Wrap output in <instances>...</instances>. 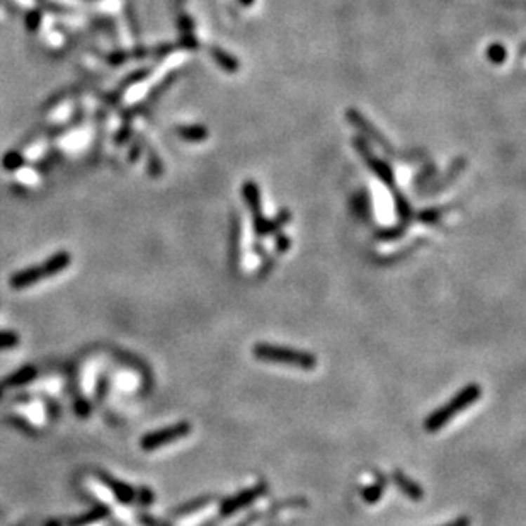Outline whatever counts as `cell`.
<instances>
[{
    "mask_svg": "<svg viewBox=\"0 0 526 526\" xmlns=\"http://www.w3.org/2000/svg\"><path fill=\"white\" fill-rule=\"evenodd\" d=\"M482 388L477 383H468L467 387H463L461 390L456 393L455 397L448 400L447 404L441 405L440 409H436L435 412H431L424 421V429L428 433H436L441 428H445L449 421L455 416L461 414L463 411H467L471 405H473L477 400L480 399Z\"/></svg>",
    "mask_w": 526,
    "mask_h": 526,
    "instance_id": "6da1fadb",
    "label": "cell"
},
{
    "mask_svg": "<svg viewBox=\"0 0 526 526\" xmlns=\"http://www.w3.org/2000/svg\"><path fill=\"white\" fill-rule=\"evenodd\" d=\"M72 256L67 251H60L56 254L51 256L50 259H46L45 263L38 264V266H29L21 271L14 272L9 278V287L12 290H26V288L34 287L39 281L45 278H51L56 276L58 272H63L65 269L70 266Z\"/></svg>",
    "mask_w": 526,
    "mask_h": 526,
    "instance_id": "7a4b0ae2",
    "label": "cell"
},
{
    "mask_svg": "<svg viewBox=\"0 0 526 526\" xmlns=\"http://www.w3.org/2000/svg\"><path fill=\"white\" fill-rule=\"evenodd\" d=\"M252 355L261 361L287 364V367L305 369V372L314 369L317 367V358L312 353L288 346H280V344L259 343L252 348Z\"/></svg>",
    "mask_w": 526,
    "mask_h": 526,
    "instance_id": "3957f363",
    "label": "cell"
},
{
    "mask_svg": "<svg viewBox=\"0 0 526 526\" xmlns=\"http://www.w3.org/2000/svg\"><path fill=\"white\" fill-rule=\"evenodd\" d=\"M191 433V424L190 423H176L172 426H166L162 429H155V431L147 433L145 436H142L140 440V448L143 452H155V449L166 447L169 443H174V441L183 440Z\"/></svg>",
    "mask_w": 526,
    "mask_h": 526,
    "instance_id": "277c9868",
    "label": "cell"
},
{
    "mask_svg": "<svg viewBox=\"0 0 526 526\" xmlns=\"http://www.w3.org/2000/svg\"><path fill=\"white\" fill-rule=\"evenodd\" d=\"M264 494H266V485L264 484L254 485V487L246 489V491L237 492L235 496L225 499L222 506H220V516L227 518V516L235 515L237 511H240V509L251 506L254 501H258L261 496H264Z\"/></svg>",
    "mask_w": 526,
    "mask_h": 526,
    "instance_id": "5b68a950",
    "label": "cell"
},
{
    "mask_svg": "<svg viewBox=\"0 0 526 526\" xmlns=\"http://www.w3.org/2000/svg\"><path fill=\"white\" fill-rule=\"evenodd\" d=\"M99 479H101L103 484H106V487L110 489V491L112 492V496H114L119 503H123V504L135 503L136 491L131 487L130 484H124V482L112 479L111 475H104V473L99 475Z\"/></svg>",
    "mask_w": 526,
    "mask_h": 526,
    "instance_id": "8992f818",
    "label": "cell"
},
{
    "mask_svg": "<svg viewBox=\"0 0 526 526\" xmlns=\"http://www.w3.org/2000/svg\"><path fill=\"white\" fill-rule=\"evenodd\" d=\"M36 375H38V369H36L34 367H31V364H27V367L19 368L18 372H14L9 376H6V379L0 381V385H2L4 390H7V388L24 387V385H27L29 381H33L36 379Z\"/></svg>",
    "mask_w": 526,
    "mask_h": 526,
    "instance_id": "52a82bcc",
    "label": "cell"
},
{
    "mask_svg": "<svg viewBox=\"0 0 526 526\" xmlns=\"http://www.w3.org/2000/svg\"><path fill=\"white\" fill-rule=\"evenodd\" d=\"M393 480H395L397 487H399L400 491L405 494V496L411 497V499L419 501L421 497H423L424 492H423V489H421V485L412 479H409V477L405 475L404 472L397 471L395 473H393Z\"/></svg>",
    "mask_w": 526,
    "mask_h": 526,
    "instance_id": "ba28073f",
    "label": "cell"
},
{
    "mask_svg": "<svg viewBox=\"0 0 526 526\" xmlns=\"http://www.w3.org/2000/svg\"><path fill=\"white\" fill-rule=\"evenodd\" d=\"M107 513H110V509H107L106 506H98V508L92 509L91 513H87L86 516H82V518H79V520L72 521L70 526H87L91 523H96V521L103 520V518L106 516Z\"/></svg>",
    "mask_w": 526,
    "mask_h": 526,
    "instance_id": "9c48e42d",
    "label": "cell"
},
{
    "mask_svg": "<svg viewBox=\"0 0 526 526\" xmlns=\"http://www.w3.org/2000/svg\"><path fill=\"white\" fill-rule=\"evenodd\" d=\"M211 497L210 496H204V497H199V499H192L191 503L188 504H183L180 508L176 509V516H186V515H191V513L198 511V509H202L206 506L208 503H210Z\"/></svg>",
    "mask_w": 526,
    "mask_h": 526,
    "instance_id": "30bf717a",
    "label": "cell"
},
{
    "mask_svg": "<svg viewBox=\"0 0 526 526\" xmlns=\"http://www.w3.org/2000/svg\"><path fill=\"white\" fill-rule=\"evenodd\" d=\"M21 343L19 334L14 331H0V349H12Z\"/></svg>",
    "mask_w": 526,
    "mask_h": 526,
    "instance_id": "8fae6325",
    "label": "cell"
},
{
    "mask_svg": "<svg viewBox=\"0 0 526 526\" xmlns=\"http://www.w3.org/2000/svg\"><path fill=\"white\" fill-rule=\"evenodd\" d=\"M381 492H383V482H379V484L369 485V489L363 492V497L367 499V503H376L380 499Z\"/></svg>",
    "mask_w": 526,
    "mask_h": 526,
    "instance_id": "7c38bea8",
    "label": "cell"
},
{
    "mask_svg": "<svg viewBox=\"0 0 526 526\" xmlns=\"http://www.w3.org/2000/svg\"><path fill=\"white\" fill-rule=\"evenodd\" d=\"M135 501H138V503L143 504V506L152 504V501H154V492H152L150 489H147V487L140 489V491H136V499Z\"/></svg>",
    "mask_w": 526,
    "mask_h": 526,
    "instance_id": "4fadbf2b",
    "label": "cell"
},
{
    "mask_svg": "<svg viewBox=\"0 0 526 526\" xmlns=\"http://www.w3.org/2000/svg\"><path fill=\"white\" fill-rule=\"evenodd\" d=\"M22 164V157L15 152H11L9 155H6V160H4V167L6 169H15Z\"/></svg>",
    "mask_w": 526,
    "mask_h": 526,
    "instance_id": "5bb4252c",
    "label": "cell"
},
{
    "mask_svg": "<svg viewBox=\"0 0 526 526\" xmlns=\"http://www.w3.org/2000/svg\"><path fill=\"white\" fill-rule=\"evenodd\" d=\"M441 526H471V520H468V518H459V520H453L449 521V523Z\"/></svg>",
    "mask_w": 526,
    "mask_h": 526,
    "instance_id": "9a60e30c",
    "label": "cell"
},
{
    "mask_svg": "<svg viewBox=\"0 0 526 526\" xmlns=\"http://www.w3.org/2000/svg\"><path fill=\"white\" fill-rule=\"evenodd\" d=\"M27 19H29V24H27V26H29V29H38L39 15L38 14H29V15H27Z\"/></svg>",
    "mask_w": 526,
    "mask_h": 526,
    "instance_id": "2e32d148",
    "label": "cell"
}]
</instances>
